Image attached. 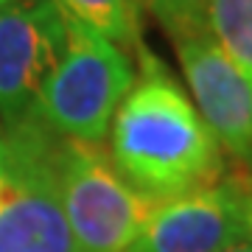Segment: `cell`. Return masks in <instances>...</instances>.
I'll list each match as a JSON object with an SVG mask.
<instances>
[{"instance_id": "1", "label": "cell", "mask_w": 252, "mask_h": 252, "mask_svg": "<svg viewBox=\"0 0 252 252\" xmlns=\"http://www.w3.org/2000/svg\"><path fill=\"white\" fill-rule=\"evenodd\" d=\"M140 76L109 126V160L132 188L149 199H171L207 188L224 174V152L199 109L146 48Z\"/></svg>"}, {"instance_id": "2", "label": "cell", "mask_w": 252, "mask_h": 252, "mask_svg": "<svg viewBox=\"0 0 252 252\" xmlns=\"http://www.w3.org/2000/svg\"><path fill=\"white\" fill-rule=\"evenodd\" d=\"M132 84L135 67L124 48L67 20V48L31 118L59 137L101 143Z\"/></svg>"}, {"instance_id": "3", "label": "cell", "mask_w": 252, "mask_h": 252, "mask_svg": "<svg viewBox=\"0 0 252 252\" xmlns=\"http://www.w3.org/2000/svg\"><path fill=\"white\" fill-rule=\"evenodd\" d=\"M54 174L79 252H126L157 199L118 174L101 143L54 135Z\"/></svg>"}, {"instance_id": "4", "label": "cell", "mask_w": 252, "mask_h": 252, "mask_svg": "<svg viewBox=\"0 0 252 252\" xmlns=\"http://www.w3.org/2000/svg\"><path fill=\"white\" fill-rule=\"evenodd\" d=\"M0 135L6 146L0 252H79L54 174V132L28 115Z\"/></svg>"}, {"instance_id": "5", "label": "cell", "mask_w": 252, "mask_h": 252, "mask_svg": "<svg viewBox=\"0 0 252 252\" xmlns=\"http://www.w3.org/2000/svg\"><path fill=\"white\" fill-rule=\"evenodd\" d=\"M67 48V17L54 0H11L0 9V124L34 112Z\"/></svg>"}, {"instance_id": "6", "label": "cell", "mask_w": 252, "mask_h": 252, "mask_svg": "<svg viewBox=\"0 0 252 252\" xmlns=\"http://www.w3.org/2000/svg\"><path fill=\"white\" fill-rule=\"evenodd\" d=\"M250 238L241 188L219 180L171 199H157L126 252H224Z\"/></svg>"}, {"instance_id": "7", "label": "cell", "mask_w": 252, "mask_h": 252, "mask_svg": "<svg viewBox=\"0 0 252 252\" xmlns=\"http://www.w3.org/2000/svg\"><path fill=\"white\" fill-rule=\"evenodd\" d=\"M174 48L202 121L219 146L252 171V81L216 45L210 31L180 36Z\"/></svg>"}, {"instance_id": "8", "label": "cell", "mask_w": 252, "mask_h": 252, "mask_svg": "<svg viewBox=\"0 0 252 252\" xmlns=\"http://www.w3.org/2000/svg\"><path fill=\"white\" fill-rule=\"evenodd\" d=\"M67 20L115 42L140 51V9L143 0H54Z\"/></svg>"}, {"instance_id": "9", "label": "cell", "mask_w": 252, "mask_h": 252, "mask_svg": "<svg viewBox=\"0 0 252 252\" xmlns=\"http://www.w3.org/2000/svg\"><path fill=\"white\" fill-rule=\"evenodd\" d=\"M207 31L252 81V0H207Z\"/></svg>"}, {"instance_id": "10", "label": "cell", "mask_w": 252, "mask_h": 252, "mask_svg": "<svg viewBox=\"0 0 252 252\" xmlns=\"http://www.w3.org/2000/svg\"><path fill=\"white\" fill-rule=\"evenodd\" d=\"M143 6L162 23L171 42L207 31V0H143Z\"/></svg>"}, {"instance_id": "11", "label": "cell", "mask_w": 252, "mask_h": 252, "mask_svg": "<svg viewBox=\"0 0 252 252\" xmlns=\"http://www.w3.org/2000/svg\"><path fill=\"white\" fill-rule=\"evenodd\" d=\"M238 188H241V202H244V219H247V233L252 238V171H247L244 177H235Z\"/></svg>"}, {"instance_id": "12", "label": "cell", "mask_w": 252, "mask_h": 252, "mask_svg": "<svg viewBox=\"0 0 252 252\" xmlns=\"http://www.w3.org/2000/svg\"><path fill=\"white\" fill-rule=\"evenodd\" d=\"M224 252H252V238H244V241L233 244V247H227Z\"/></svg>"}, {"instance_id": "13", "label": "cell", "mask_w": 252, "mask_h": 252, "mask_svg": "<svg viewBox=\"0 0 252 252\" xmlns=\"http://www.w3.org/2000/svg\"><path fill=\"white\" fill-rule=\"evenodd\" d=\"M3 174H6V146H3V135H0V193H3Z\"/></svg>"}, {"instance_id": "14", "label": "cell", "mask_w": 252, "mask_h": 252, "mask_svg": "<svg viewBox=\"0 0 252 252\" xmlns=\"http://www.w3.org/2000/svg\"><path fill=\"white\" fill-rule=\"evenodd\" d=\"M6 3H11V0H0V9H3V6H6Z\"/></svg>"}]
</instances>
